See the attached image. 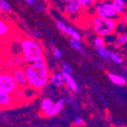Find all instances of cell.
Returning <instances> with one entry per match:
<instances>
[{
    "label": "cell",
    "instance_id": "obj_21",
    "mask_svg": "<svg viewBox=\"0 0 127 127\" xmlns=\"http://www.w3.org/2000/svg\"><path fill=\"white\" fill-rule=\"evenodd\" d=\"M12 8L11 5L6 1V0H0V13L2 14L4 12H10Z\"/></svg>",
    "mask_w": 127,
    "mask_h": 127
},
{
    "label": "cell",
    "instance_id": "obj_30",
    "mask_svg": "<svg viewBox=\"0 0 127 127\" xmlns=\"http://www.w3.org/2000/svg\"><path fill=\"white\" fill-rule=\"evenodd\" d=\"M83 123V120L81 117H76L75 120V124L76 126H81Z\"/></svg>",
    "mask_w": 127,
    "mask_h": 127
},
{
    "label": "cell",
    "instance_id": "obj_5",
    "mask_svg": "<svg viewBox=\"0 0 127 127\" xmlns=\"http://www.w3.org/2000/svg\"><path fill=\"white\" fill-rule=\"evenodd\" d=\"M94 15L99 17L114 19L118 21L121 18V16L114 9L112 1L110 0H100L94 8Z\"/></svg>",
    "mask_w": 127,
    "mask_h": 127
},
{
    "label": "cell",
    "instance_id": "obj_3",
    "mask_svg": "<svg viewBox=\"0 0 127 127\" xmlns=\"http://www.w3.org/2000/svg\"><path fill=\"white\" fill-rule=\"evenodd\" d=\"M118 21L95 15L91 19V28L97 36L106 37L113 34L116 31L119 24Z\"/></svg>",
    "mask_w": 127,
    "mask_h": 127
},
{
    "label": "cell",
    "instance_id": "obj_18",
    "mask_svg": "<svg viewBox=\"0 0 127 127\" xmlns=\"http://www.w3.org/2000/svg\"><path fill=\"white\" fill-rule=\"evenodd\" d=\"M80 1L85 10H90L92 8H95V5L100 0H80Z\"/></svg>",
    "mask_w": 127,
    "mask_h": 127
},
{
    "label": "cell",
    "instance_id": "obj_22",
    "mask_svg": "<svg viewBox=\"0 0 127 127\" xmlns=\"http://www.w3.org/2000/svg\"><path fill=\"white\" fill-rule=\"evenodd\" d=\"M56 27L58 28V29L63 32L64 34H66V35H68V27L65 24V23L60 20L57 21L56 22Z\"/></svg>",
    "mask_w": 127,
    "mask_h": 127
},
{
    "label": "cell",
    "instance_id": "obj_28",
    "mask_svg": "<svg viewBox=\"0 0 127 127\" xmlns=\"http://www.w3.org/2000/svg\"><path fill=\"white\" fill-rule=\"evenodd\" d=\"M120 23H122V24L125 26L127 27V11L126 12L121 16V18H120Z\"/></svg>",
    "mask_w": 127,
    "mask_h": 127
},
{
    "label": "cell",
    "instance_id": "obj_34",
    "mask_svg": "<svg viewBox=\"0 0 127 127\" xmlns=\"http://www.w3.org/2000/svg\"><path fill=\"white\" fill-rule=\"evenodd\" d=\"M43 1H45V2H47V1H50V0H43Z\"/></svg>",
    "mask_w": 127,
    "mask_h": 127
},
{
    "label": "cell",
    "instance_id": "obj_11",
    "mask_svg": "<svg viewBox=\"0 0 127 127\" xmlns=\"http://www.w3.org/2000/svg\"><path fill=\"white\" fill-rule=\"evenodd\" d=\"M50 82L56 87H62L65 83L63 75L59 72H53L50 75Z\"/></svg>",
    "mask_w": 127,
    "mask_h": 127
},
{
    "label": "cell",
    "instance_id": "obj_23",
    "mask_svg": "<svg viewBox=\"0 0 127 127\" xmlns=\"http://www.w3.org/2000/svg\"><path fill=\"white\" fill-rule=\"evenodd\" d=\"M104 43H105L104 37H100V36H96L93 40V43L96 47H101V46H104Z\"/></svg>",
    "mask_w": 127,
    "mask_h": 127
},
{
    "label": "cell",
    "instance_id": "obj_32",
    "mask_svg": "<svg viewBox=\"0 0 127 127\" xmlns=\"http://www.w3.org/2000/svg\"><path fill=\"white\" fill-rule=\"evenodd\" d=\"M123 73L126 75V77H127V68H125V69H123Z\"/></svg>",
    "mask_w": 127,
    "mask_h": 127
},
{
    "label": "cell",
    "instance_id": "obj_31",
    "mask_svg": "<svg viewBox=\"0 0 127 127\" xmlns=\"http://www.w3.org/2000/svg\"><path fill=\"white\" fill-rule=\"evenodd\" d=\"M24 1L31 5H36V0H24Z\"/></svg>",
    "mask_w": 127,
    "mask_h": 127
},
{
    "label": "cell",
    "instance_id": "obj_6",
    "mask_svg": "<svg viewBox=\"0 0 127 127\" xmlns=\"http://www.w3.org/2000/svg\"><path fill=\"white\" fill-rule=\"evenodd\" d=\"M16 80L14 78L12 72L5 71L0 75V92H5L13 95L19 88Z\"/></svg>",
    "mask_w": 127,
    "mask_h": 127
},
{
    "label": "cell",
    "instance_id": "obj_35",
    "mask_svg": "<svg viewBox=\"0 0 127 127\" xmlns=\"http://www.w3.org/2000/svg\"><path fill=\"white\" fill-rule=\"evenodd\" d=\"M126 85H127V80H126Z\"/></svg>",
    "mask_w": 127,
    "mask_h": 127
},
{
    "label": "cell",
    "instance_id": "obj_26",
    "mask_svg": "<svg viewBox=\"0 0 127 127\" xmlns=\"http://www.w3.org/2000/svg\"><path fill=\"white\" fill-rule=\"evenodd\" d=\"M63 71H65V72H68L69 74L72 73V71H73L72 68L68 63H64L63 65Z\"/></svg>",
    "mask_w": 127,
    "mask_h": 127
},
{
    "label": "cell",
    "instance_id": "obj_7",
    "mask_svg": "<svg viewBox=\"0 0 127 127\" xmlns=\"http://www.w3.org/2000/svg\"><path fill=\"white\" fill-rule=\"evenodd\" d=\"M11 72H12L14 78L16 80V82L20 88H23L26 85H28L25 68H24L23 66H16L11 71Z\"/></svg>",
    "mask_w": 127,
    "mask_h": 127
},
{
    "label": "cell",
    "instance_id": "obj_16",
    "mask_svg": "<svg viewBox=\"0 0 127 127\" xmlns=\"http://www.w3.org/2000/svg\"><path fill=\"white\" fill-rule=\"evenodd\" d=\"M10 32V26L8 23L4 21V20H1L0 21V35H1L2 37H6L8 34Z\"/></svg>",
    "mask_w": 127,
    "mask_h": 127
},
{
    "label": "cell",
    "instance_id": "obj_14",
    "mask_svg": "<svg viewBox=\"0 0 127 127\" xmlns=\"http://www.w3.org/2000/svg\"><path fill=\"white\" fill-rule=\"evenodd\" d=\"M55 103L53 102V100L50 98H44L42 102H41V104H40V110L41 111L45 113L48 112L50 110L52 109V107L54 106Z\"/></svg>",
    "mask_w": 127,
    "mask_h": 127
},
{
    "label": "cell",
    "instance_id": "obj_13",
    "mask_svg": "<svg viewBox=\"0 0 127 127\" xmlns=\"http://www.w3.org/2000/svg\"><path fill=\"white\" fill-rule=\"evenodd\" d=\"M108 78L111 82L119 86H123L126 84V79L125 77L122 75H118L114 73H110L108 74Z\"/></svg>",
    "mask_w": 127,
    "mask_h": 127
},
{
    "label": "cell",
    "instance_id": "obj_15",
    "mask_svg": "<svg viewBox=\"0 0 127 127\" xmlns=\"http://www.w3.org/2000/svg\"><path fill=\"white\" fill-rule=\"evenodd\" d=\"M127 43V33H120L116 37L114 44L117 47H122Z\"/></svg>",
    "mask_w": 127,
    "mask_h": 127
},
{
    "label": "cell",
    "instance_id": "obj_27",
    "mask_svg": "<svg viewBox=\"0 0 127 127\" xmlns=\"http://www.w3.org/2000/svg\"><path fill=\"white\" fill-rule=\"evenodd\" d=\"M35 8L37 11L39 12H45L46 10H47V8L46 6L43 4H37L35 5Z\"/></svg>",
    "mask_w": 127,
    "mask_h": 127
},
{
    "label": "cell",
    "instance_id": "obj_20",
    "mask_svg": "<svg viewBox=\"0 0 127 127\" xmlns=\"http://www.w3.org/2000/svg\"><path fill=\"white\" fill-rule=\"evenodd\" d=\"M96 50H97V53L101 56L104 59H108L110 57V53L107 50V48L104 47V46H101V47H96Z\"/></svg>",
    "mask_w": 127,
    "mask_h": 127
},
{
    "label": "cell",
    "instance_id": "obj_10",
    "mask_svg": "<svg viewBox=\"0 0 127 127\" xmlns=\"http://www.w3.org/2000/svg\"><path fill=\"white\" fill-rule=\"evenodd\" d=\"M62 74L64 76L65 83L67 84L68 88L71 91H74V92H77L78 91V85L75 82V81L74 80V78L71 75V74H69V73H68V72H66L65 71H63Z\"/></svg>",
    "mask_w": 127,
    "mask_h": 127
},
{
    "label": "cell",
    "instance_id": "obj_36",
    "mask_svg": "<svg viewBox=\"0 0 127 127\" xmlns=\"http://www.w3.org/2000/svg\"><path fill=\"white\" fill-rule=\"evenodd\" d=\"M110 1H113V0H110Z\"/></svg>",
    "mask_w": 127,
    "mask_h": 127
},
{
    "label": "cell",
    "instance_id": "obj_25",
    "mask_svg": "<svg viewBox=\"0 0 127 127\" xmlns=\"http://www.w3.org/2000/svg\"><path fill=\"white\" fill-rule=\"evenodd\" d=\"M52 53H53V55L56 57V58H57V59H60V58H62V56H63L62 52H61V51L60 50V49H58V48L53 47V50H52Z\"/></svg>",
    "mask_w": 127,
    "mask_h": 127
},
{
    "label": "cell",
    "instance_id": "obj_9",
    "mask_svg": "<svg viewBox=\"0 0 127 127\" xmlns=\"http://www.w3.org/2000/svg\"><path fill=\"white\" fill-rule=\"evenodd\" d=\"M63 106H64V100L63 99H60L58 101L55 103V104L52 107V109L50 110L48 112L45 113L44 115L46 117H55L58 113H60V112L63 110Z\"/></svg>",
    "mask_w": 127,
    "mask_h": 127
},
{
    "label": "cell",
    "instance_id": "obj_4",
    "mask_svg": "<svg viewBox=\"0 0 127 127\" xmlns=\"http://www.w3.org/2000/svg\"><path fill=\"white\" fill-rule=\"evenodd\" d=\"M55 2L70 19L77 18L84 10L80 0H56Z\"/></svg>",
    "mask_w": 127,
    "mask_h": 127
},
{
    "label": "cell",
    "instance_id": "obj_29",
    "mask_svg": "<svg viewBox=\"0 0 127 127\" xmlns=\"http://www.w3.org/2000/svg\"><path fill=\"white\" fill-rule=\"evenodd\" d=\"M32 34H33V37L35 38H39L40 37V33L39 32V31H37V30H33Z\"/></svg>",
    "mask_w": 127,
    "mask_h": 127
},
{
    "label": "cell",
    "instance_id": "obj_33",
    "mask_svg": "<svg viewBox=\"0 0 127 127\" xmlns=\"http://www.w3.org/2000/svg\"><path fill=\"white\" fill-rule=\"evenodd\" d=\"M124 1H125V3H126V5L127 6V0H124Z\"/></svg>",
    "mask_w": 127,
    "mask_h": 127
},
{
    "label": "cell",
    "instance_id": "obj_8",
    "mask_svg": "<svg viewBox=\"0 0 127 127\" xmlns=\"http://www.w3.org/2000/svg\"><path fill=\"white\" fill-rule=\"evenodd\" d=\"M15 97L13 95L5 93V92H0V104L2 108L10 107L12 103H14Z\"/></svg>",
    "mask_w": 127,
    "mask_h": 127
},
{
    "label": "cell",
    "instance_id": "obj_12",
    "mask_svg": "<svg viewBox=\"0 0 127 127\" xmlns=\"http://www.w3.org/2000/svg\"><path fill=\"white\" fill-rule=\"evenodd\" d=\"M113 6L120 16L123 15L127 11V6L124 0H113L112 1Z\"/></svg>",
    "mask_w": 127,
    "mask_h": 127
},
{
    "label": "cell",
    "instance_id": "obj_24",
    "mask_svg": "<svg viewBox=\"0 0 127 127\" xmlns=\"http://www.w3.org/2000/svg\"><path fill=\"white\" fill-rule=\"evenodd\" d=\"M110 58L111 59V60L113 62H114L115 63H117V64L120 65V64L123 63V59L116 53H111Z\"/></svg>",
    "mask_w": 127,
    "mask_h": 127
},
{
    "label": "cell",
    "instance_id": "obj_17",
    "mask_svg": "<svg viewBox=\"0 0 127 127\" xmlns=\"http://www.w3.org/2000/svg\"><path fill=\"white\" fill-rule=\"evenodd\" d=\"M70 46L74 50H75L76 51L79 52L80 53H82V55H84V56L86 55V52H85V49L83 47V46L81 44L80 41L71 39V40H70Z\"/></svg>",
    "mask_w": 127,
    "mask_h": 127
},
{
    "label": "cell",
    "instance_id": "obj_2",
    "mask_svg": "<svg viewBox=\"0 0 127 127\" xmlns=\"http://www.w3.org/2000/svg\"><path fill=\"white\" fill-rule=\"evenodd\" d=\"M21 56L28 63L44 59L43 48L39 43L31 37H25L20 43Z\"/></svg>",
    "mask_w": 127,
    "mask_h": 127
},
{
    "label": "cell",
    "instance_id": "obj_19",
    "mask_svg": "<svg viewBox=\"0 0 127 127\" xmlns=\"http://www.w3.org/2000/svg\"><path fill=\"white\" fill-rule=\"evenodd\" d=\"M68 35L69 37H71V38L73 40H75L78 41L82 40V36H81V34L77 31H75L72 27H68Z\"/></svg>",
    "mask_w": 127,
    "mask_h": 127
},
{
    "label": "cell",
    "instance_id": "obj_1",
    "mask_svg": "<svg viewBox=\"0 0 127 127\" xmlns=\"http://www.w3.org/2000/svg\"><path fill=\"white\" fill-rule=\"evenodd\" d=\"M28 85L33 90H41L47 85L50 75L44 59L25 66Z\"/></svg>",
    "mask_w": 127,
    "mask_h": 127
}]
</instances>
